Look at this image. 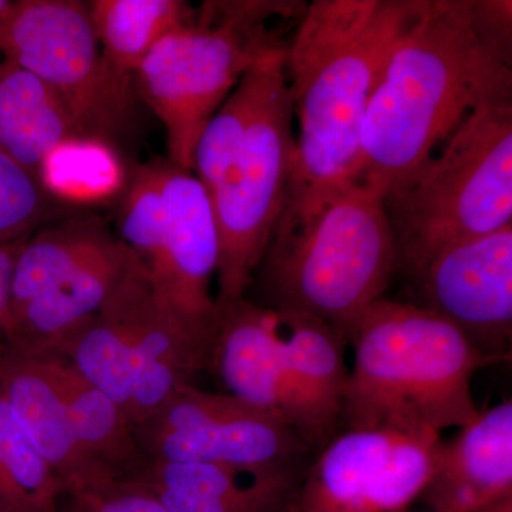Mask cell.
Segmentation results:
<instances>
[{
  "mask_svg": "<svg viewBox=\"0 0 512 512\" xmlns=\"http://www.w3.org/2000/svg\"><path fill=\"white\" fill-rule=\"evenodd\" d=\"M508 103L511 66L477 39L468 0H416L367 106L353 183L382 197L471 113Z\"/></svg>",
  "mask_w": 512,
  "mask_h": 512,
  "instance_id": "obj_1",
  "label": "cell"
},
{
  "mask_svg": "<svg viewBox=\"0 0 512 512\" xmlns=\"http://www.w3.org/2000/svg\"><path fill=\"white\" fill-rule=\"evenodd\" d=\"M396 272L379 194L353 181L305 183L292 175L248 292L256 288L255 303L272 311L312 316L346 333Z\"/></svg>",
  "mask_w": 512,
  "mask_h": 512,
  "instance_id": "obj_2",
  "label": "cell"
},
{
  "mask_svg": "<svg viewBox=\"0 0 512 512\" xmlns=\"http://www.w3.org/2000/svg\"><path fill=\"white\" fill-rule=\"evenodd\" d=\"M416 0H315L285 53L293 121V178L352 181L367 106Z\"/></svg>",
  "mask_w": 512,
  "mask_h": 512,
  "instance_id": "obj_3",
  "label": "cell"
},
{
  "mask_svg": "<svg viewBox=\"0 0 512 512\" xmlns=\"http://www.w3.org/2000/svg\"><path fill=\"white\" fill-rule=\"evenodd\" d=\"M353 363L340 430L441 434L477 419L471 382L494 360L421 305L380 298L346 329Z\"/></svg>",
  "mask_w": 512,
  "mask_h": 512,
  "instance_id": "obj_4",
  "label": "cell"
},
{
  "mask_svg": "<svg viewBox=\"0 0 512 512\" xmlns=\"http://www.w3.org/2000/svg\"><path fill=\"white\" fill-rule=\"evenodd\" d=\"M382 202L396 271L413 281L444 249L512 225V103L471 113Z\"/></svg>",
  "mask_w": 512,
  "mask_h": 512,
  "instance_id": "obj_5",
  "label": "cell"
},
{
  "mask_svg": "<svg viewBox=\"0 0 512 512\" xmlns=\"http://www.w3.org/2000/svg\"><path fill=\"white\" fill-rule=\"evenodd\" d=\"M305 2H205L195 23L160 40L134 73L137 97L167 134L168 161L192 171L202 130L244 74L271 53L288 49L289 25Z\"/></svg>",
  "mask_w": 512,
  "mask_h": 512,
  "instance_id": "obj_6",
  "label": "cell"
},
{
  "mask_svg": "<svg viewBox=\"0 0 512 512\" xmlns=\"http://www.w3.org/2000/svg\"><path fill=\"white\" fill-rule=\"evenodd\" d=\"M0 52L55 90L83 140L114 143L133 124L134 83L117 76L104 59L86 2L10 3L0 19Z\"/></svg>",
  "mask_w": 512,
  "mask_h": 512,
  "instance_id": "obj_7",
  "label": "cell"
},
{
  "mask_svg": "<svg viewBox=\"0 0 512 512\" xmlns=\"http://www.w3.org/2000/svg\"><path fill=\"white\" fill-rule=\"evenodd\" d=\"M295 121L285 66L276 74L244 143L211 192L220 235L215 306L245 298L295 168Z\"/></svg>",
  "mask_w": 512,
  "mask_h": 512,
  "instance_id": "obj_8",
  "label": "cell"
},
{
  "mask_svg": "<svg viewBox=\"0 0 512 512\" xmlns=\"http://www.w3.org/2000/svg\"><path fill=\"white\" fill-rule=\"evenodd\" d=\"M136 436L148 463H198L247 473L291 470L315 451L278 414L229 393L181 384Z\"/></svg>",
  "mask_w": 512,
  "mask_h": 512,
  "instance_id": "obj_9",
  "label": "cell"
},
{
  "mask_svg": "<svg viewBox=\"0 0 512 512\" xmlns=\"http://www.w3.org/2000/svg\"><path fill=\"white\" fill-rule=\"evenodd\" d=\"M440 434L343 429L306 468L295 512H412Z\"/></svg>",
  "mask_w": 512,
  "mask_h": 512,
  "instance_id": "obj_10",
  "label": "cell"
},
{
  "mask_svg": "<svg viewBox=\"0 0 512 512\" xmlns=\"http://www.w3.org/2000/svg\"><path fill=\"white\" fill-rule=\"evenodd\" d=\"M163 198V247L147 271L168 308L208 357L217 320L211 286L220 261L211 195L192 171L164 160Z\"/></svg>",
  "mask_w": 512,
  "mask_h": 512,
  "instance_id": "obj_11",
  "label": "cell"
},
{
  "mask_svg": "<svg viewBox=\"0 0 512 512\" xmlns=\"http://www.w3.org/2000/svg\"><path fill=\"white\" fill-rule=\"evenodd\" d=\"M123 343L134 372L128 420H150L181 384L207 370L205 350L191 338L136 259L99 311Z\"/></svg>",
  "mask_w": 512,
  "mask_h": 512,
  "instance_id": "obj_12",
  "label": "cell"
},
{
  "mask_svg": "<svg viewBox=\"0 0 512 512\" xmlns=\"http://www.w3.org/2000/svg\"><path fill=\"white\" fill-rule=\"evenodd\" d=\"M414 282L423 308L456 326L494 363L507 357L512 335V225L444 249Z\"/></svg>",
  "mask_w": 512,
  "mask_h": 512,
  "instance_id": "obj_13",
  "label": "cell"
},
{
  "mask_svg": "<svg viewBox=\"0 0 512 512\" xmlns=\"http://www.w3.org/2000/svg\"><path fill=\"white\" fill-rule=\"evenodd\" d=\"M275 312L288 383L289 420L315 453L340 431L349 380L343 330L301 313Z\"/></svg>",
  "mask_w": 512,
  "mask_h": 512,
  "instance_id": "obj_14",
  "label": "cell"
},
{
  "mask_svg": "<svg viewBox=\"0 0 512 512\" xmlns=\"http://www.w3.org/2000/svg\"><path fill=\"white\" fill-rule=\"evenodd\" d=\"M0 394L67 498L117 481L77 440L40 357L6 349L0 362Z\"/></svg>",
  "mask_w": 512,
  "mask_h": 512,
  "instance_id": "obj_15",
  "label": "cell"
},
{
  "mask_svg": "<svg viewBox=\"0 0 512 512\" xmlns=\"http://www.w3.org/2000/svg\"><path fill=\"white\" fill-rule=\"evenodd\" d=\"M512 493V402L498 403L440 440L419 501L431 512H474Z\"/></svg>",
  "mask_w": 512,
  "mask_h": 512,
  "instance_id": "obj_16",
  "label": "cell"
},
{
  "mask_svg": "<svg viewBox=\"0 0 512 512\" xmlns=\"http://www.w3.org/2000/svg\"><path fill=\"white\" fill-rule=\"evenodd\" d=\"M207 370L217 376L225 393L291 424L288 383L272 309L248 298L217 308Z\"/></svg>",
  "mask_w": 512,
  "mask_h": 512,
  "instance_id": "obj_17",
  "label": "cell"
},
{
  "mask_svg": "<svg viewBox=\"0 0 512 512\" xmlns=\"http://www.w3.org/2000/svg\"><path fill=\"white\" fill-rule=\"evenodd\" d=\"M308 466L247 473L212 464L148 463L134 481L168 512H295Z\"/></svg>",
  "mask_w": 512,
  "mask_h": 512,
  "instance_id": "obj_18",
  "label": "cell"
},
{
  "mask_svg": "<svg viewBox=\"0 0 512 512\" xmlns=\"http://www.w3.org/2000/svg\"><path fill=\"white\" fill-rule=\"evenodd\" d=\"M136 259L119 239L69 278L10 312L8 349L29 356L55 352L66 336L99 313Z\"/></svg>",
  "mask_w": 512,
  "mask_h": 512,
  "instance_id": "obj_19",
  "label": "cell"
},
{
  "mask_svg": "<svg viewBox=\"0 0 512 512\" xmlns=\"http://www.w3.org/2000/svg\"><path fill=\"white\" fill-rule=\"evenodd\" d=\"M83 140L55 90L18 64L0 62V153L42 178L59 148Z\"/></svg>",
  "mask_w": 512,
  "mask_h": 512,
  "instance_id": "obj_20",
  "label": "cell"
},
{
  "mask_svg": "<svg viewBox=\"0 0 512 512\" xmlns=\"http://www.w3.org/2000/svg\"><path fill=\"white\" fill-rule=\"evenodd\" d=\"M37 357L42 360L84 450L117 480L140 476L148 461L138 444L136 427L123 410L64 357Z\"/></svg>",
  "mask_w": 512,
  "mask_h": 512,
  "instance_id": "obj_21",
  "label": "cell"
},
{
  "mask_svg": "<svg viewBox=\"0 0 512 512\" xmlns=\"http://www.w3.org/2000/svg\"><path fill=\"white\" fill-rule=\"evenodd\" d=\"M119 239L94 214L66 215L37 229L16 252L9 313L69 278Z\"/></svg>",
  "mask_w": 512,
  "mask_h": 512,
  "instance_id": "obj_22",
  "label": "cell"
},
{
  "mask_svg": "<svg viewBox=\"0 0 512 512\" xmlns=\"http://www.w3.org/2000/svg\"><path fill=\"white\" fill-rule=\"evenodd\" d=\"M86 5L104 59L131 83L160 40L198 16V8L184 0H92Z\"/></svg>",
  "mask_w": 512,
  "mask_h": 512,
  "instance_id": "obj_23",
  "label": "cell"
},
{
  "mask_svg": "<svg viewBox=\"0 0 512 512\" xmlns=\"http://www.w3.org/2000/svg\"><path fill=\"white\" fill-rule=\"evenodd\" d=\"M285 53L279 50L255 63L202 130L192 173L210 195L237 156L276 74L284 69Z\"/></svg>",
  "mask_w": 512,
  "mask_h": 512,
  "instance_id": "obj_24",
  "label": "cell"
},
{
  "mask_svg": "<svg viewBox=\"0 0 512 512\" xmlns=\"http://www.w3.org/2000/svg\"><path fill=\"white\" fill-rule=\"evenodd\" d=\"M164 160L138 165L121 197L119 238L146 268L156 264L164 238Z\"/></svg>",
  "mask_w": 512,
  "mask_h": 512,
  "instance_id": "obj_25",
  "label": "cell"
},
{
  "mask_svg": "<svg viewBox=\"0 0 512 512\" xmlns=\"http://www.w3.org/2000/svg\"><path fill=\"white\" fill-rule=\"evenodd\" d=\"M66 217L45 181L0 153V244L22 241Z\"/></svg>",
  "mask_w": 512,
  "mask_h": 512,
  "instance_id": "obj_26",
  "label": "cell"
},
{
  "mask_svg": "<svg viewBox=\"0 0 512 512\" xmlns=\"http://www.w3.org/2000/svg\"><path fill=\"white\" fill-rule=\"evenodd\" d=\"M0 456L40 512H60L62 485L0 394Z\"/></svg>",
  "mask_w": 512,
  "mask_h": 512,
  "instance_id": "obj_27",
  "label": "cell"
},
{
  "mask_svg": "<svg viewBox=\"0 0 512 512\" xmlns=\"http://www.w3.org/2000/svg\"><path fill=\"white\" fill-rule=\"evenodd\" d=\"M69 512H168L156 495L134 480H117L69 498Z\"/></svg>",
  "mask_w": 512,
  "mask_h": 512,
  "instance_id": "obj_28",
  "label": "cell"
},
{
  "mask_svg": "<svg viewBox=\"0 0 512 512\" xmlns=\"http://www.w3.org/2000/svg\"><path fill=\"white\" fill-rule=\"evenodd\" d=\"M468 15L481 45L512 67L511 0H468Z\"/></svg>",
  "mask_w": 512,
  "mask_h": 512,
  "instance_id": "obj_29",
  "label": "cell"
},
{
  "mask_svg": "<svg viewBox=\"0 0 512 512\" xmlns=\"http://www.w3.org/2000/svg\"><path fill=\"white\" fill-rule=\"evenodd\" d=\"M0 512H40L0 456Z\"/></svg>",
  "mask_w": 512,
  "mask_h": 512,
  "instance_id": "obj_30",
  "label": "cell"
},
{
  "mask_svg": "<svg viewBox=\"0 0 512 512\" xmlns=\"http://www.w3.org/2000/svg\"><path fill=\"white\" fill-rule=\"evenodd\" d=\"M474 512H512V493L505 494Z\"/></svg>",
  "mask_w": 512,
  "mask_h": 512,
  "instance_id": "obj_31",
  "label": "cell"
},
{
  "mask_svg": "<svg viewBox=\"0 0 512 512\" xmlns=\"http://www.w3.org/2000/svg\"><path fill=\"white\" fill-rule=\"evenodd\" d=\"M10 3H12V0H0V19L3 18L6 10L9 9Z\"/></svg>",
  "mask_w": 512,
  "mask_h": 512,
  "instance_id": "obj_32",
  "label": "cell"
},
{
  "mask_svg": "<svg viewBox=\"0 0 512 512\" xmlns=\"http://www.w3.org/2000/svg\"><path fill=\"white\" fill-rule=\"evenodd\" d=\"M60 512H69L66 510V508H62V510H60Z\"/></svg>",
  "mask_w": 512,
  "mask_h": 512,
  "instance_id": "obj_33",
  "label": "cell"
},
{
  "mask_svg": "<svg viewBox=\"0 0 512 512\" xmlns=\"http://www.w3.org/2000/svg\"><path fill=\"white\" fill-rule=\"evenodd\" d=\"M427 512H431V511H427Z\"/></svg>",
  "mask_w": 512,
  "mask_h": 512,
  "instance_id": "obj_34",
  "label": "cell"
}]
</instances>
